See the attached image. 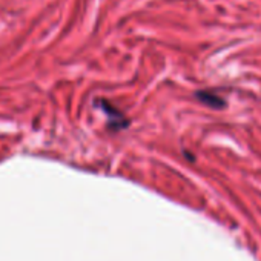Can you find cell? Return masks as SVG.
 I'll return each instance as SVG.
<instances>
[{
	"label": "cell",
	"mask_w": 261,
	"mask_h": 261,
	"mask_svg": "<svg viewBox=\"0 0 261 261\" xmlns=\"http://www.w3.org/2000/svg\"><path fill=\"white\" fill-rule=\"evenodd\" d=\"M197 98L201 101V103H206L207 106L211 108H215V109H220L224 106V101L221 97L215 95L214 92H209V91H200L197 92Z\"/></svg>",
	"instance_id": "2"
},
{
	"label": "cell",
	"mask_w": 261,
	"mask_h": 261,
	"mask_svg": "<svg viewBox=\"0 0 261 261\" xmlns=\"http://www.w3.org/2000/svg\"><path fill=\"white\" fill-rule=\"evenodd\" d=\"M101 105V108H103V111L106 112V115L109 117V123H111V126L114 127V129H121V127H126L127 124V121H126V118L123 117V114L121 112H118L114 106H111V105H108L106 101H101L100 103Z\"/></svg>",
	"instance_id": "1"
}]
</instances>
